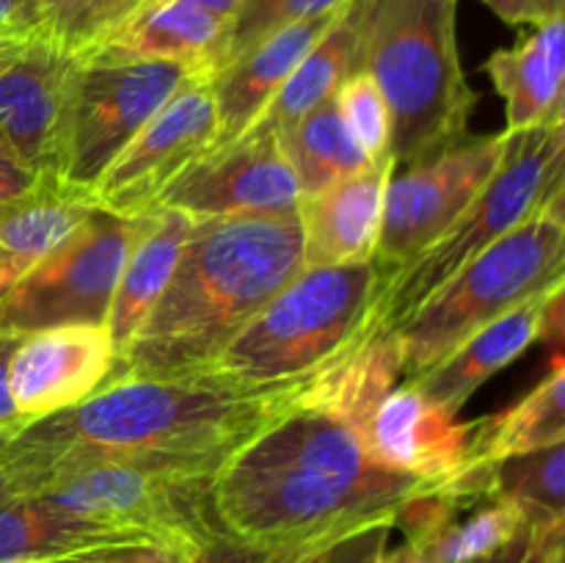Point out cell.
<instances>
[{
  "label": "cell",
  "mask_w": 565,
  "mask_h": 563,
  "mask_svg": "<svg viewBox=\"0 0 565 563\" xmlns=\"http://www.w3.org/2000/svg\"><path fill=\"white\" fill-rule=\"evenodd\" d=\"M434 491L375 461L356 425L315 401L303 381L285 414L221 461L210 508L221 535L309 555L362 528L395 524L408 500Z\"/></svg>",
  "instance_id": "6da1fadb"
},
{
  "label": "cell",
  "mask_w": 565,
  "mask_h": 563,
  "mask_svg": "<svg viewBox=\"0 0 565 563\" xmlns=\"http://www.w3.org/2000/svg\"><path fill=\"white\" fill-rule=\"evenodd\" d=\"M307 379L241 386L199 373L110 384L11 434L0 453V497L39 495L99 464H221L285 414Z\"/></svg>",
  "instance_id": "7a4b0ae2"
},
{
  "label": "cell",
  "mask_w": 565,
  "mask_h": 563,
  "mask_svg": "<svg viewBox=\"0 0 565 563\" xmlns=\"http://www.w3.org/2000/svg\"><path fill=\"white\" fill-rule=\"evenodd\" d=\"M301 268L298 215L196 221L158 304L116 357V384L204 373Z\"/></svg>",
  "instance_id": "3957f363"
},
{
  "label": "cell",
  "mask_w": 565,
  "mask_h": 563,
  "mask_svg": "<svg viewBox=\"0 0 565 563\" xmlns=\"http://www.w3.org/2000/svg\"><path fill=\"white\" fill-rule=\"evenodd\" d=\"M458 0H359V70L392 114V171L469 136L478 94L458 53Z\"/></svg>",
  "instance_id": "277c9868"
},
{
  "label": "cell",
  "mask_w": 565,
  "mask_h": 563,
  "mask_svg": "<svg viewBox=\"0 0 565 563\" xmlns=\"http://www.w3.org/2000/svg\"><path fill=\"white\" fill-rule=\"evenodd\" d=\"M381 285L375 259L301 268L204 373L241 386L307 379L362 334Z\"/></svg>",
  "instance_id": "5b68a950"
},
{
  "label": "cell",
  "mask_w": 565,
  "mask_h": 563,
  "mask_svg": "<svg viewBox=\"0 0 565 563\" xmlns=\"http://www.w3.org/2000/svg\"><path fill=\"white\" fill-rule=\"evenodd\" d=\"M563 158L565 116L550 125L508 132L505 152L483 191L434 243L384 276L373 304L375 323L395 331L461 265L561 196Z\"/></svg>",
  "instance_id": "8992f818"
},
{
  "label": "cell",
  "mask_w": 565,
  "mask_h": 563,
  "mask_svg": "<svg viewBox=\"0 0 565 563\" xmlns=\"http://www.w3.org/2000/svg\"><path fill=\"white\" fill-rule=\"evenodd\" d=\"M563 193L456 270L395 329L403 375L425 373L472 331L565 285Z\"/></svg>",
  "instance_id": "52a82bcc"
},
{
  "label": "cell",
  "mask_w": 565,
  "mask_h": 563,
  "mask_svg": "<svg viewBox=\"0 0 565 563\" xmlns=\"http://www.w3.org/2000/svg\"><path fill=\"white\" fill-rule=\"evenodd\" d=\"M218 467L213 461L99 464L31 497L72 517L199 552L221 535L210 508V484Z\"/></svg>",
  "instance_id": "ba28073f"
},
{
  "label": "cell",
  "mask_w": 565,
  "mask_h": 563,
  "mask_svg": "<svg viewBox=\"0 0 565 563\" xmlns=\"http://www.w3.org/2000/svg\"><path fill=\"white\" fill-rule=\"evenodd\" d=\"M149 215L94 210L66 241L0 296V337L22 340L72 323H105L116 282Z\"/></svg>",
  "instance_id": "9c48e42d"
},
{
  "label": "cell",
  "mask_w": 565,
  "mask_h": 563,
  "mask_svg": "<svg viewBox=\"0 0 565 563\" xmlns=\"http://www.w3.org/2000/svg\"><path fill=\"white\" fill-rule=\"evenodd\" d=\"M191 77L202 75L169 61H77L61 177L92 188L110 160Z\"/></svg>",
  "instance_id": "30bf717a"
},
{
  "label": "cell",
  "mask_w": 565,
  "mask_h": 563,
  "mask_svg": "<svg viewBox=\"0 0 565 563\" xmlns=\"http://www.w3.org/2000/svg\"><path fill=\"white\" fill-rule=\"evenodd\" d=\"M508 132L463 136L461 141L395 169L386 180L375 263L384 276L434 243L500 166Z\"/></svg>",
  "instance_id": "8fae6325"
},
{
  "label": "cell",
  "mask_w": 565,
  "mask_h": 563,
  "mask_svg": "<svg viewBox=\"0 0 565 563\" xmlns=\"http://www.w3.org/2000/svg\"><path fill=\"white\" fill-rule=\"evenodd\" d=\"M215 138L218 108L213 86L204 77H191L97 177L92 185L94 202L99 210L127 219L152 213L160 193L207 155Z\"/></svg>",
  "instance_id": "7c38bea8"
},
{
  "label": "cell",
  "mask_w": 565,
  "mask_h": 563,
  "mask_svg": "<svg viewBox=\"0 0 565 563\" xmlns=\"http://www.w3.org/2000/svg\"><path fill=\"white\" fill-rule=\"evenodd\" d=\"M298 204L301 188L274 136H243L210 149L158 199V208L180 210L193 221L296 215Z\"/></svg>",
  "instance_id": "4fadbf2b"
},
{
  "label": "cell",
  "mask_w": 565,
  "mask_h": 563,
  "mask_svg": "<svg viewBox=\"0 0 565 563\" xmlns=\"http://www.w3.org/2000/svg\"><path fill=\"white\" fill-rule=\"evenodd\" d=\"M116 384V348L105 323H72L14 342L9 395L20 419L50 417Z\"/></svg>",
  "instance_id": "5bb4252c"
},
{
  "label": "cell",
  "mask_w": 565,
  "mask_h": 563,
  "mask_svg": "<svg viewBox=\"0 0 565 563\" xmlns=\"http://www.w3.org/2000/svg\"><path fill=\"white\" fill-rule=\"evenodd\" d=\"M362 439L384 467L456 495L469 472L472 419H458L456 412L428 401L412 379H403L370 408Z\"/></svg>",
  "instance_id": "9a60e30c"
},
{
  "label": "cell",
  "mask_w": 565,
  "mask_h": 563,
  "mask_svg": "<svg viewBox=\"0 0 565 563\" xmlns=\"http://www.w3.org/2000/svg\"><path fill=\"white\" fill-rule=\"evenodd\" d=\"M75 66L77 59L39 31L0 70V141L39 174L61 177Z\"/></svg>",
  "instance_id": "2e32d148"
},
{
  "label": "cell",
  "mask_w": 565,
  "mask_h": 563,
  "mask_svg": "<svg viewBox=\"0 0 565 563\" xmlns=\"http://www.w3.org/2000/svg\"><path fill=\"white\" fill-rule=\"evenodd\" d=\"M392 163H373L298 204L303 268L351 265L375 257Z\"/></svg>",
  "instance_id": "e0dca14e"
},
{
  "label": "cell",
  "mask_w": 565,
  "mask_h": 563,
  "mask_svg": "<svg viewBox=\"0 0 565 563\" xmlns=\"http://www.w3.org/2000/svg\"><path fill=\"white\" fill-rule=\"evenodd\" d=\"M563 287L565 285H557L552 290L539 293V296L513 307L511 312L486 323L483 329L472 331L434 368L414 375L412 384L436 406L458 414L491 375L516 362L530 346L541 342L546 304H550L552 293L563 290Z\"/></svg>",
  "instance_id": "ac0fdd59"
},
{
  "label": "cell",
  "mask_w": 565,
  "mask_h": 563,
  "mask_svg": "<svg viewBox=\"0 0 565 563\" xmlns=\"http://www.w3.org/2000/svg\"><path fill=\"white\" fill-rule=\"evenodd\" d=\"M340 11L342 9L309 17V20L292 22V25L270 33L210 81L215 108H218V138H215L213 149L226 147L246 132L254 116L265 108V103L296 70L298 61L315 47V42L329 31Z\"/></svg>",
  "instance_id": "d6986e66"
},
{
  "label": "cell",
  "mask_w": 565,
  "mask_h": 563,
  "mask_svg": "<svg viewBox=\"0 0 565 563\" xmlns=\"http://www.w3.org/2000/svg\"><path fill=\"white\" fill-rule=\"evenodd\" d=\"M92 188L66 182L58 174L42 180L14 202L0 208V296L47 257L94 213Z\"/></svg>",
  "instance_id": "ffe728a7"
},
{
  "label": "cell",
  "mask_w": 565,
  "mask_h": 563,
  "mask_svg": "<svg viewBox=\"0 0 565 563\" xmlns=\"http://www.w3.org/2000/svg\"><path fill=\"white\" fill-rule=\"evenodd\" d=\"M486 75L505 99L508 132L550 125L563 114L565 25L563 17L533 25L513 47L494 50Z\"/></svg>",
  "instance_id": "44dd1931"
},
{
  "label": "cell",
  "mask_w": 565,
  "mask_h": 563,
  "mask_svg": "<svg viewBox=\"0 0 565 563\" xmlns=\"http://www.w3.org/2000/svg\"><path fill=\"white\" fill-rule=\"evenodd\" d=\"M224 31L226 22L185 0H154L81 61H169L210 81Z\"/></svg>",
  "instance_id": "7402d4cb"
},
{
  "label": "cell",
  "mask_w": 565,
  "mask_h": 563,
  "mask_svg": "<svg viewBox=\"0 0 565 563\" xmlns=\"http://www.w3.org/2000/svg\"><path fill=\"white\" fill-rule=\"evenodd\" d=\"M359 70V0H348L329 31L298 61L243 136L279 138L287 127L334 97L337 86ZM241 136V138H243ZM237 141V138H235Z\"/></svg>",
  "instance_id": "603a6c76"
},
{
  "label": "cell",
  "mask_w": 565,
  "mask_h": 563,
  "mask_svg": "<svg viewBox=\"0 0 565 563\" xmlns=\"http://www.w3.org/2000/svg\"><path fill=\"white\" fill-rule=\"evenodd\" d=\"M121 544H149V539L114 524L72 517L39 497H0V561H64Z\"/></svg>",
  "instance_id": "cb8c5ba5"
},
{
  "label": "cell",
  "mask_w": 565,
  "mask_h": 563,
  "mask_svg": "<svg viewBox=\"0 0 565 563\" xmlns=\"http://www.w3.org/2000/svg\"><path fill=\"white\" fill-rule=\"evenodd\" d=\"M193 224L196 221L191 215L171 208H158L149 215L147 230L141 232L132 252L127 254L125 268H121L119 282H116L108 320H105L110 340H114L116 357L125 351L130 337L136 334L149 309L158 304L160 293L169 285Z\"/></svg>",
  "instance_id": "d4e9b609"
},
{
  "label": "cell",
  "mask_w": 565,
  "mask_h": 563,
  "mask_svg": "<svg viewBox=\"0 0 565 563\" xmlns=\"http://www.w3.org/2000/svg\"><path fill=\"white\" fill-rule=\"evenodd\" d=\"M565 442V362L557 353L550 373L513 406L472 419L469 469Z\"/></svg>",
  "instance_id": "484cf974"
},
{
  "label": "cell",
  "mask_w": 565,
  "mask_h": 563,
  "mask_svg": "<svg viewBox=\"0 0 565 563\" xmlns=\"http://www.w3.org/2000/svg\"><path fill=\"white\" fill-rule=\"evenodd\" d=\"M276 141L296 174L301 199L373 166L348 132L334 99H326L312 114L287 127Z\"/></svg>",
  "instance_id": "4316f807"
},
{
  "label": "cell",
  "mask_w": 565,
  "mask_h": 563,
  "mask_svg": "<svg viewBox=\"0 0 565 563\" xmlns=\"http://www.w3.org/2000/svg\"><path fill=\"white\" fill-rule=\"evenodd\" d=\"M483 495L513 502L541 528L565 524V442L483 467Z\"/></svg>",
  "instance_id": "83f0119b"
},
{
  "label": "cell",
  "mask_w": 565,
  "mask_h": 563,
  "mask_svg": "<svg viewBox=\"0 0 565 563\" xmlns=\"http://www.w3.org/2000/svg\"><path fill=\"white\" fill-rule=\"evenodd\" d=\"M345 3L348 0H243L235 14H232V20L226 22L213 77L224 66H230L232 61L241 59L243 53H248L254 44L270 36V33L281 31L292 22L309 20V17L329 14V11L342 9Z\"/></svg>",
  "instance_id": "f1b7e54d"
},
{
  "label": "cell",
  "mask_w": 565,
  "mask_h": 563,
  "mask_svg": "<svg viewBox=\"0 0 565 563\" xmlns=\"http://www.w3.org/2000/svg\"><path fill=\"white\" fill-rule=\"evenodd\" d=\"M152 3L154 0H72L44 25L42 33H47L72 59L81 61Z\"/></svg>",
  "instance_id": "f546056e"
},
{
  "label": "cell",
  "mask_w": 565,
  "mask_h": 563,
  "mask_svg": "<svg viewBox=\"0 0 565 563\" xmlns=\"http://www.w3.org/2000/svg\"><path fill=\"white\" fill-rule=\"evenodd\" d=\"M334 105L345 121L348 132L359 144L364 155L373 163L390 160V138H392V114L384 94L375 86L367 72L356 70L337 86ZM392 163V160H390Z\"/></svg>",
  "instance_id": "4dcf8cb0"
},
{
  "label": "cell",
  "mask_w": 565,
  "mask_h": 563,
  "mask_svg": "<svg viewBox=\"0 0 565 563\" xmlns=\"http://www.w3.org/2000/svg\"><path fill=\"white\" fill-rule=\"evenodd\" d=\"M395 524H373L320 550V563H384Z\"/></svg>",
  "instance_id": "1f68e13d"
},
{
  "label": "cell",
  "mask_w": 565,
  "mask_h": 563,
  "mask_svg": "<svg viewBox=\"0 0 565 563\" xmlns=\"http://www.w3.org/2000/svg\"><path fill=\"white\" fill-rule=\"evenodd\" d=\"M191 555H196V552L149 541V544L105 546V550H92L83 552V555L64 557L58 563H185Z\"/></svg>",
  "instance_id": "d6a6232c"
},
{
  "label": "cell",
  "mask_w": 565,
  "mask_h": 563,
  "mask_svg": "<svg viewBox=\"0 0 565 563\" xmlns=\"http://www.w3.org/2000/svg\"><path fill=\"white\" fill-rule=\"evenodd\" d=\"M508 25H541L552 17H563L565 0H483Z\"/></svg>",
  "instance_id": "836d02e7"
},
{
  "label": "cell",
  "mask_w": 565,
  "mask_h": 563,
  "mask_svg": "<svg viewBox=\"0 0 565 563\" xmlns=\"http://www.w3.org/2000/svg\"><path fill=\"white\" fill-rule=\"evenodd\" d=\"M39 180H42V174L33 171L31 166L22 163V160L0 141V208L14 202V199L25 196Z\"/></svg>",
  "instance_id": "e575fe53"
},
{
  "label": "cell",
  "mask_w": 565,
  "mask_h": 563,
  "mask_svg": "<svg viewBox=\"0 0 565 563\" xmlns=\"http://www.w3.org/2000/svg\"><path fill=\"white\" fill-rule=\"evenodd\" d=\"M270 555H276V552H259L254 546L230 539V535H218L207 546H202L196 555L188 557L185 563H265Z\"/></svg>",
  "instance_id": "d590c367"
},
{
  "label": "cell",
  "mask_w": 565,
  "mask_h": 563,
  "mask_svg": "<svg viewBox=\"0 0 565 563\" xmlns=\"http://www.w3.org/2000/svg\"><path fill=\"white\" fill-rule=\"evenodd\" d=\"M44 28L33 0H0V39L33 36Z\"/></svg>",
  "instance_id": "8d00e7d4"
},
{
  "label": "cell",
  "mask_w": 565,
  "mask_h": 563,
  "mask_svg": "<svg viewBox=\"0 0 565 563\" xmlns=\"http://www.w3.org/2000/svg\"><path fill=\"white\" fill-rule=\"evenodd\" d=\"M17 340H6L0 337V431H14L25 425V419H20V414L14 412V403L9 395V357L14 351Z\"/></svg>",
  "instance_id": "74e56055"
},
{
  "label": "cell",
  "mask_w": 565,
  "mask_h": 563,
  "mask_svg": "<svg viewBox=\"0 0 565 563\" xmlns=\"http://www.w3.org/2000/svg\"><path fill=\"white\" fill-rule=\"evenodd\" d=\"M185 3L196 6V9L207 11V14L218 17L221 22H230L232 14L237 11V6L243 3V0H185Z\"/></svg>",
  "instance_id": "f35d334b"
},
{
  "label": "cell",
  "mask_w": 565,
  "mask_h": 563,
  "mask_svg": "<svg viewBox=\"0 0 565 563\" xmlns=\"http://www.w3.org/2000/svg\"><path fill=\"white\" fill-rule=\"evenodd\" d=\"M33 36H36V33H33ZM33 36H6V39H0V70H3V66L9 64V61L14 59V55L20 53V50L25 47V44L31 42Z\"/></svg>",
  "instance_id": "ab89813d"
},
{
  "label": "cell",
  "mask_w": 565,
  "mask_h": 563,
  "mask_svg": "<svg viewBox=\"0 0 565 563\" xmlns=\"http://www.w3.org/2000/svg\"><path fill=\"white\" fill-rule=\"evenodd\" d=\"M70 3L72 0H33V6H36V11H39V17H42L44 25H47L55 14H61V11H64Z\"/></svg>",
  "instance_id": "60d3db41"
},
{
  "label": "cell",
  "mask_w": 565,
  "mask_h": 563,
  "mask_svg": "<svg viewBox=\"0 0 565 563\" xmlns=\"http://www.w3.org/2000/svg\"><path fill=\"white\" fill-rule=\"evenodd\" d=\"M309 555H312V552H309ZM301 557L307 555H301V552H276V555H270L265 563H298Z\"/></svg>",
  "instance_id": "b9f144b4"
},
{
  "label": "cell",
  "mask_w": 565,
  "mask_h": 563,
  "mask_svg": "<svg viewBox=\"0 0 565 563\" xmlns=\"http://www.w3.org/2000/svg\"><path fill=\"white\" fill-rule=\"evenodd\" d=\"M533 563H563V544L561 546H552L550 552H544L541 557H535Z\"/></svg>",
  "instance_id": "7bdbcfd3"
},
{
  "label": "cell",
  "mask_w": 565,
  "mask_h": 563,
  "mask_svg": "<svg viewBox=\"0 0 565 563\" xmlns=\"http://www.w3.org/2000/svg\"><path fill=\"white\" fill-rule=\"evenodd\" d=\"M14 431H20V428H14ZM14 431H0V453H3L6 442H9V439H11V434H14Z\"/></svg>",
  "instance_id": "ee69618b"
},
{
  "label": "cell",
  "mask_w": 565,
  "mask_h": 563,
  "mask_svg": "<svg viewBox=\"0 0 565 563\" xmlns=\"http://www.w3.org/2000/svg\"><path fill=\"white\" fill-rule=\"evenodd\" d=\"M298 563H320V552H312V555L301 557V561H298Z\"/></svg>",
  "instance_id": "f6af8a7d"
},
{
  "label": "cell",
  "mask_w": 565,
  "mask_h": 563,
  "mask_svg": "<svg viewBox=\"0 0 565 563\" xmlns=\"http://www.w3.org/2000/svg\"><path fill=\"white\" fill-rule=\"evenodd\" d=\"M0 563H55V561H0Z\"/></svg>",
  "instance_id": "bcb514c9"
},
{
  "label": "cell",
  "mask_w": 565,
  "mask_h": 563,
  "mask_svg": "<svg viewBox=\"0 0 565 563\" xmlns=\"http://www.w3.org/2000/svg\"><path fill=\"white\" fill-rule=\"evenodd\" d=\"M55 563H58V561H55Z\"/></svg>",
  "instance_id": "7dc6e473"
}]
</instances>
